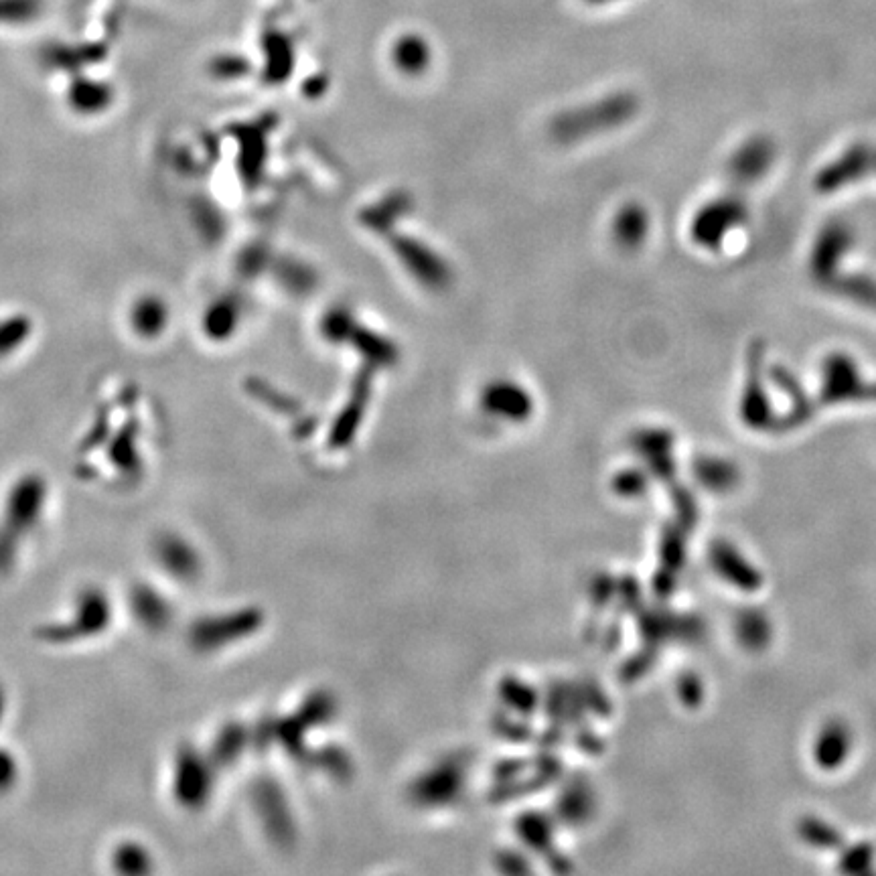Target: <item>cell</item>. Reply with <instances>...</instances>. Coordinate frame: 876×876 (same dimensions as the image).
I'll return each mask as SVG.
<instances>
[{
	"mask_svg": "<svg viewBox=\"0 0 876 876\" xmlns=\"http://www.w3.org/2000/svg\"><path fill=\"white\" fill-rule=\"evenodd\" d=\"M749 219V207L739 195H722L708 201L692 219L690 236L696 246L718 250L724 238Z\"/></svg>",
	"mask_w": 876,
	"mask_h": 876,
	"instance_id": "cell-1",
	"label": "cell"
},
{
	"mask_svg": "<svg viewBox=\"0 0 876 876\" xmlns=\"http://www.w3.org/2000/svg\"><path fill=\"white\" fill-rule=\"evenodd\" d=\"M820 402H876V382L862 378L858 363L848 353L834 351L822 363Z\"/></svg>",
	"mask_w": 876,
	"mask_h": 876,
	"instance_id": "cell-2",
	"label": "cell"
},
{
	"mask_svg": "<svg viewBox=\"0 0 876 876\" xmlns=\"http://www.w3.org/2000/svg\"><path fill=\"white\" fill-rule=\"evenodd\" d=\"M763 365H765V343L755 339L747 349V378L739 406L743 422L755 430L771 428V422L775 418L763 384Z\"/></svg>",
	"mask_w": 876,
	"mask_h": 876,
	"instance_id": "cell-3",
	"label": "cell"
},
{
	"mask_svg": "<svg viewBox=\"0 0 876 876\" xmlns=\"http://www.w3.org/2000/svg\"><path fill=\"white\" fill-rule=\"evenodd\" d=\"M874 171V149L868 142H856L820 169L816 175V191L822 195H832L856 181H862Z\"/></svg>",
	"mask_w": 876,
	"mask_h": 876,
	"instance_id": "cell-4",
	"label": "cell"
},
{
	"mask_svg": "<svg viewBox=\"0 0 876 876\" xmlns=\"http://www.w3.org/2000/svg\"><path fill=\"white\" fill-rule=\"evenodd\" d=\"M852 244L854 234L846 222H840V219L828 222L818 234L810 256V272L814 280L826 286L832 278H836L840 274V264L850 252Z\"/></svg>",
	"mask_w": 876,
	"mask_h": 876,
	"instance_id": "cell-5",
	"label": "cell"
},
{
	"mask_svg": "<svg viewBox=\"0 0 876 876\" xmlns=\"http://www.w3.org/2000/svg\"><path fill=\"white\" fill-rule=\"evenodd\" d=\"M777 149L775 142L767 136H753L743 142L739 149L728 159L726 175L735 185L747 187L761 181L769 169L773 167Z\"/></svg>",
	"mask_w": 876,
	"mask_h": 876,
	"instance_id": "cell-6",
	"label": "cell"
},
{
	"mask_svg": "<svg viewBox=\"0 0 876 876\" xmlns=\"http://www.w3.org/2000/svg\"><path fill=\"white\" fill-rule=\"evenodd\" d=\"M771 380L783 390V394H787L791 398V410L785 416H777L771 422V428L775 432H789L793 428H799L801 424H806L814 414H816V402L808 396V392L803 390V386L799 384V380L787 370L783 365H773L769 370Z\"/></svg>",
	"mask_w": 876,
	"mask_h": 876,
	"instance_id": "cell-7",
	"label": "cell"
},
{
	"mask_svg": "<svg viewBox=\"0 0 876 876\" xmlns=\"http://www.w3.org/2000/svg\"><path fill=\"white\" fill-rule=\"evenodd\" d=\"M41 509H43V485L35 479L19 483V487H15V491L9 497L5 511L9 530L17 534V538H21L23 532L31 530L39 522Z\"/></svg>",
	"mask_w": 876,
	"mask_h": 876,
	"instance_id": "cell-8",
	"label": "cell"
},
{
	"mask_svg": "<svg viewBox=\"0 0 876 876\" xmlns=\"http://www.w3.org/2000/svg\"><path fill=\"white\" fill-rule=\"evenodd\" d=\"M710 560L718 574L728 582H733L735 587L743 591H757L761 587V574L733 546L724 542L714 544L710 550Z\"/></svg>",
	"mask_w": 876,
	"mask_h": 876,
	"instance_id": "cell-9",
	"label": "cell"
},
{
	"mask_svg": "<svg viewBox=\"0 0 876 876\" xmlns=\"http://www.w3.org/2000/svg\"><path fill=\"white\" fill-rule=\"evenodd\" d=\"M850 753V730L842 722H830L816 741L814 757L822 769H836Z\"/></svg>",
	"mask_w": 876,
	"mask_h": 876,
	"instance_id": "cell-10",
	"label": "cell"
},
{
	"mask_svg": "<svg viewBox=\"0 0 876 876\" xmlns=\"http://www.w3.org/2000/svg\"><path fill=\"white\" fill-rule=\"evenodd\" d=\"M826 288L854 305L876 311V280L866 274H838Z\"/></svg>",
	"mask_w": 876,
	"mask_h": 876,
	"instance_id": "cell-11",
	"label": "cell"
},
{
	"mask_svg": "<svg viewBox=\"0 0 876 876\" xmlns=\"http://www.w3.org/2000/svg\"><path fill=\"white\" fill-rule=\"evenodd\" d=\"M694 473L698 481L710 491H728L739 483V469L718 457H700L694 463Z\"/></svg>",
	"mask_w": 876,
	"mask_h": 876,
	"instance_id": "cell-12",
	"label": "cell"
},
{
	"mask_svg": "<svg viewBox=\"0 0 876 876\" xmlns=\"http://www.w3.org/2000/svg\"><path fill=\"white\" fill-rule=\"evenodd\" d=\"M155 552H157L161 566L169 574H173L175 578H185V576L193 574V570H195L193 568V554L187 548V544L183 540H179L177 536H173V534L163 536L157 542Z\"/></svg>",
	"mask_w": 876,
	"mask_h": 876,
	"instance_id": "cell-13",
	"label": "cell"
},
{
	"mask_svg": "<svg viewBox=\"0 0 876 876\" xmlns=\"http://www.w3.org/2000/svg\"><path fill=\"white\" fill-rule=\"evenodd\" d=\"M737 635L749 649H761L771 639V625L759 611H743L737 619Z\"/></svg>",
	"mask_w": 876,
	"mask_h": 876,
	"instance_id": "cell-14",
	"label": "cell"
},
{
	"mask_svg": "<svg viewBox=\"0 0 876 876\" xmlns=\"http://www.w3.org/2000/svg\"><path fill=\"white\" fill-rule=\"evenodd\" d=\"M799 834L803 840L810 842L812 846H818V848H832L834 850V848L842 846V836L832 826H828L826 822L816 820V818L803 820L799 824Z\"/></svg>",
	"mask_w": 876,
	"mask_h": 876,
	"instance_id": "cell-15",
	"label": "cell"
},
{
	"mask_svg": "<svg viewBox=\"0 0 876 876\" xmlns=\"http://www.w3.org/2000/svg\"><path fill=\"white\" fill-rule=\"evenodd\" d=\"M134 609H136L138 619H140L144 625L159 627V625H165V621L169 619V609H167V605H165L155 593H151V591H140V593H136V597H134Z\"/></svg>",
	"mask_w": 876,
	"mask_h": 876,
	"instance_id": "cell-16",
	"label": "cell"
},
{
	"mask_svg": "<svg viewBox=\"0 0 876 876\" xmlns=\"http://www.w3.org/2000/svg\"><path fill=\"white\" fill-rule=\"evenodd\" d=\"M114 864L120 872H130V874L151 870L149 852L136 844H126V846L118 848L114 854Z\"/></svg>",
	"mask_w": 876,
	"mask_h": 876,
	"instance_id": "cell-17",
	"label": "cell"
},
{
	"mask_svg": "<svg viewBox=\"0 0 876 876\" xmlns=\"http://www.w3.org/2000/svg\"><path fill=\"white\" fill-rule=\"evenodd\" d=\"M645 234V213L639 207L625 209L621 217V236L629 244H637Z\"/></svg>",
	"mask_w": 876,
	"mask_h": 876,
	"instance_id": "cell-18",
	"label": "cell"
},
{
	"mask_svg": "<svg viewBox=\"0 0 876 876\" xmlns=\"http://www.w3.org/2000/svg\"><path fill=\"white\" fill-rule=\"evenodd\" d=\"M870 858H872V850H870V846L860 844V846H856V848H852V850L848 852L846 860L842 862V868H844L846 872H862V870H866V866L870 864Z\"/></svg>",
	"mask_w": 876,
	"mask_h": 876,
	"instance_id": "cell-19",
	"label": "cell"
},
{
	"mask_svg": "<svg viewBox=\"0 0 876 876\" xmlns=\"http://www.w3.org/2000/svg\"><path fill=\"white\" fill-rule=\"evenodd\" d=\"M15 777H17L15 759L7 751H0V791L13 787Z\"/></svg>",
	"mask_w": 876,
	"mask_h": 876,
	"instance_id": "cell-20",
	"label": "cell"
},
{
	"mask_svg": "<svg viewBox=\"0 0 876 876\" xmlns=\"http://www.w3.org/2000/svg\"><path fill=\"white\" fill-rule=\"evenodd\" d=\"M684 698H688L692 704H700L702 702V684L696 678H686L684 684Z\"/></svg>",
	"mask_w": 876,
	"mask_h": 876,
	"instance_id": "cell-21",
	"label": "cell"
},
{
	"mask_svg": "<svg viewBox=\"0 0 876 876\" xmlns=\"http://www.w3.org/2000/svg\"><path fill=\"white\" fill-rule=\"evenodd\" d=\"M0 716H3V692H0Z\"/></svg>",
	"mask_w": 876,
	"mask_h": 876,
	"instance_id": "cell-22",
	"label": "cell"
},
{
	"mask_svg": "<svg viewBox=\"0 0 876 876\" xmlns=\"http://www.w3.org/2000/svg\"><path fill=\"white\" fill-rule=\"evenodd\" d=\"M874 173H876V149H874Z\"/></svg>",
	"mask_w": 876,
	"mask_h": 876,
	"instance_id": "cell-23",
	"label": "cell"
}]
</instances>
